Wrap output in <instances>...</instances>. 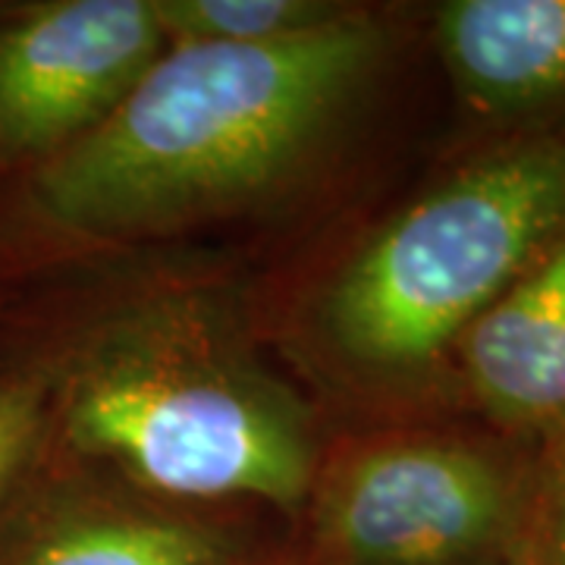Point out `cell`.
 Listing matches in <instances>:
<instances>
[{
  "label": "cell",
  "mask_w": 565,
  "mask_h": 565,
  "mask_svg": "<svg viewBox=\"0 0 565 565\" xmlns=\"http://www.w3.org/2000/svg\"><path fill=\"white\" fill-rule=\"evenodd\" d=\"M217 527L102 505L39 481L35 465L0 505V565H230Z\"/></svg>",
  "instance_id": "cell-7"
},
{
  "label": "cell",
  "mask_w": 565,
  "mask_h": 565,
  "mask_svg": "<svg viewBox=\"0 0 565 565\" xmlns=\"http://www.w3.org/2000/svg\"><path fill=\"white\" fill-rule=\"evenodd\" d=\"M465 377L512 430H565V226L462 333Z\"/></svg>",
  "instance_id": "cell-6"
},
{
  "label": "cell",
  "mask_w": 565,
  "mask_h": 565,
  "mask_svg": "<svg viewBox=\"0 0 565 565\" xmlns=\"http://www.w3.org/2000/svg\"><path fill=\"white\" fill-rule=\"evenodd\" d=\"M512 565H565V444L546 490L531 497L522 546Z\"/></svg>",
  "instance_id": "cell-11"
},
{
  "label": "cell",
  "mask_w": 565,
  "mask_h": 565,
  "mask_svg": "<svg viewBox=\"0 0 565 565\" xmlns=\"http://www.w3.org/2000/svg\"><path fill=\"white\" fill-rule=\"evenodd\" d=\"M167 44H270L343 20L318 0H151Z\"/></svg>",
  "instance_id": "cell-9"
},
{
  "label": "cell",
  "mask_w": 565,
  "mask_h": 565,
  "mask_svg": "<svg viewBox=\"0 0 565 565\" xmlns=\"http://www.w3.org/2000/svg\"><path fill=\"white\" fill-rule=\"evenodd\" d=\"M51 424L73 449L182 500L296 505L311 478L289 396L180 330H126L88 345L54 374Z\"/></svg>",
  "instance_id": "cell-2"
},
{
  "label": "cell",
  "mask_w": 565,
  "mask_h": 565,
  "mask_svg": "<svg viewBox=\"0 0 565 565\" xmlns=\"http://www.w3.org/2000/svg\"><path fill=\"white\" fill-rule=\"evenodd\" d=\"M437 44L456 92L481 117L565 114V0H449Z\"/></svg>",
  "instance_id": "cell-8"
},
{
  "label": "cell",
  "mask_w": 565,
  "mask_h": 565,
  "mask_svg": "<svg viewBox=\"0 0 565 565\" xmlns=\"http://www.w3.org/2000/svg\"><path fill=\"white\" fill-rule=\"evenodd\" d=\"M531 493L462 440H399L355 456L323 490V565H512Z\"/></svg>",
  "instance_id": "cell-4"
},
{
  "label": "cell",
  "mask_w": 565,
  "mask_h": 565,
  "mask_svg": "<svg viewBox=\"0 0 565 565\" xmlns=\"http://www.w3.org/2000/svg\"><path fill=\"white\" fill-rule=\"evenodd\" d=\"M381 44L359 13L270 44H167L114 114L22 173V204L107 233L252 195L302 161Z\"/></svg>",
  "instance_id": "cell-1"
},
{
  "label": "cell",
  "mask_w": 565,
  "mask_h": 565,
  "mask_svg": "<svg viewBox=\"0 0 565 565\" xmlns=\"http://www.w3.org/2000/svg\"><path fill=\"white\" fill-rule=\"evenodd\" d=\"M167 51L151 0L0 13V167L29 173L114 114Z\"/></svg>",
  "instance_id": "cell-5"
},
{
  "label": "cell",
  "mask_w": 565,
  "mask_h": 565,
  "mask_svg": "<svg viewBox=\"0 0 565 565\" xmlns=\"http://www.w3.org/2000/svg\"><path fill=\"white\" fill-rule=\"evenodd\" d=\"M54 371L39 359L0 362V505L32 471L51 437Z\"/></svg>",
  "instance_id": "cell-10"
},
{
  "label": "cell",
  "mask_w": 565,
  "mask_h": 565,
  "mask_svg": "<svg viewBox=\"0 0 565 565\" xmlns=\"http://www.w3.org/2000/svg\"><path fill=\"white\" fill-rule=\"evenodd\" d=\"M565 226V139L519 141L403 211L337 280L349 355L415 371L444 355Z\"/></svg>",
  "instance_id": "cell-3"
}]
</instances>
